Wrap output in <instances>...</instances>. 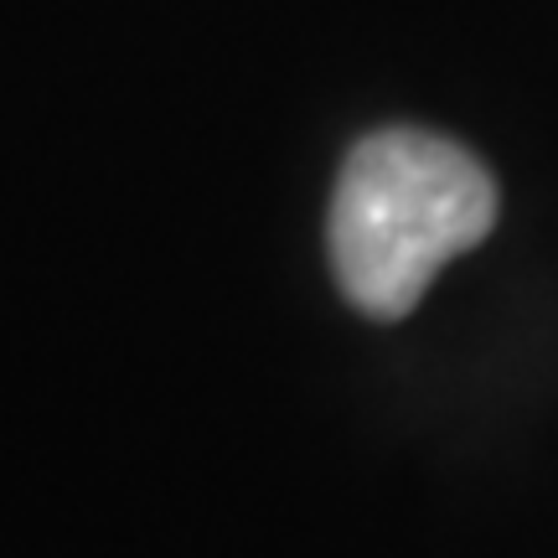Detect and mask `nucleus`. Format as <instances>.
Returning <instances> with one entry per match:
<instances>
[{
    "label": "nucleus",
    "instance_id": "f257e3e1",
    "mask_svg": "<svg viewBox=\"0 0 558 558\" xmlns=\"http://www.w3.org/2000/svg\"><path fill=\"white\" fill-rule=\"evenodd\" d=\"M497 222V181L465 145L393 124L352 145L331 197V269L373 320H403L439 264Z\"/></svg>",
    "mask_w": 558,
    "mask_h": 558
}]
</instances>
